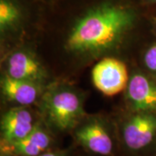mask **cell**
Returning <instances> with one entry per match:
<instances>
[{
    "label": "cell",
    "mask_w": 156,
    "mask_h": 156,
    "mask_svg": "<svg viewBox=\"0 0 156 156\" xmlns=\"http://www.w3.org/2000/svg\"><path fill=\"white\" fill-rule=\"evenodd\" d=\"M120 146L129 156H155L156 113L138 112L123 123Z\"/></svg>",
    "instance_id": "7a4b0ae2"
},
{
    "label": "cell",
    "mask_w": 156,
    "mask_h": 156,
    "mask_svg": "<svg viewBox=\"0 0 156 156\" xmlns=\"http://www.w3.org/2000/svg\"><path fill=\"white\" fill-rule=\"evenodd\" d=\"M92 80L95 88L102 94L108 96L115 95L127 87L128 69L122 62L106 57L93 68Z\"/></svg>",
    "instance_id": "5b68a950"
},
{
    "label": "cell",
    "mask_w": 156,
    "mask_h": 156,
    "mask_svg": "<svg viewBox=\"0 0 156 156\" xmlns=\"http://www.w3.org/2000/svg\"><path fill=\"white\" fill-rule=\"evenodd\" d=\"M74 138L80 147L91 155L117 156L120 144L106 126L98 121H91L75 130Z\"/></svg>",
    "instance_id": "277c9868"
},
{
    "label": "cell",
    "mask_w": 156,
    "mask_h": 156,
    "mask_svg": "<svg viewBox=\"0 0 156 156\" xmlns=\"http://www.w3.org/2000/svg\"><path fill=\"white\" fill-rule=\"evenodd\" d=\"M140 2L146 6L156 5V0H139Z\"/></svg>",
    "instance_id": "4fadbf2b"
},
{
    "label": "cell",
    "mask_w": 156,
    "mask_h": 156,
    "mask_svg": "<svg viewBox=\"0 0 156 156\" xmlns=\"http://www.w3.org/2000/svg\"><path fill=\"white\" fill-rule=\"evenodd\" d=\"M154 29H155L156 30V17L154 18Z\"/></svg>",
    "instance_id": "9a60e30c"
},
{
    "label": "cell",
    "mask_w": 156,
    "mask_h": 156,
    "mask_svg": "<svg viewBox=\"0 0 156 156\" xmlns=\"http://www.w3.org/2000/svg\"><path fill=\"white\" fill-rule=\"evenodd\" d=\"M144 63L150 72L156 75V44L147 50L144 56Z\"/></svg>",
    "instance_id": "8fae6325"
},
{
    "label": "cell",
    "mask_w": 156,
    "mask_h": 156,
    "mask_svg": "<svg viewBox=\"0 0 156 156\" xmlns=\"http://www.w3.org/2000/svg\"><path fill=\"white\" fill-rule=\"evenodd\" d=\"M129 102L136 111L156 113V82L142 74L134 75L128 85Z\"/></svg>",
    "instance_id": "ba28073f"
},
{
    "label": "cell",
    "mask_w": 156,
    "mask_h": 156,
    "mask_svg": "<svg viewBox=\"0 0 156 156\" xmlns=\"http://www.w3.org/2000/svg\"><path fill=\"white\" fill-rule=\"evenodd\" d=\"M7 75L17 80L34 83L44 76L43 68L37 60L25 52L12 54L8 60Z\"/></svg>",
    "instance_id": "9c48e42d"
},
{
    "label": "cell",
    "mask_w": 156,
    "mask_h": 156,
    "mask_svg": "<svg viewBox=\"0 0 156 156\" xmlns=\"http://www.w3.org/2000/svg\"><path fill=\"white\" fill-rule=\"evenodd\" d=\"M1 156H16L11 154H7V153H1Z\"/></svg>",
    "instance_id": "5bb4252c"
},
{
    "label": "cell",
    "mask_w": 156,
    "mask_h": 156,
    "mask_svg": "<svg viewBox=\"0 0 156 156\" xmlns=\"http://www.w3.org/2000/svg\"><path fill=\"white\" fill-rule=\"evenodd\" d=\"M45 109L50 122L62 132L76 128L83 115L81 101L69 90H60L50 95L46 101Z\"/></svg>",
    "instance_id": "3957f363"
},
{
    "label": "cell",
    "mask_w": 156,
    "mask_h": 156,
    "mask_svg": "<svg viewBox=\"0 0 156 156\" xmlns=\"http://www.w3.org/2000/svg\"><path fill=\"white\" fill-rule=\"evenodd\" d=\"M54 145V137L47 129L37 123L33 130L23 139L11 145L1 146V153L16 156H39L56 148Z\"/></svg>",
    "instance_id": "52a82bcc"
},
{
    "label": "cell",
    "mask_w": 156,
    "mask_h": 156,
    "mask_svg": "<svg viewBox=\"0 0 156 156\" xmlns=\"http://www.w3.org/2000/svg\"><path fill=\"white\" fill-rule=\"evenodd\" d=\"M3 93L10 100L21 105H30L37 100L38 87L32 82L17 80L7 74L2 80Z\"/></svg>",
    "instance_id": "30bf717a"
},
{
    "label": "cell",
    "mask_w": 156,
    "mask_h": 156,
    "mask_svg": "<svg viewBox=\"0 0 156 156\" xmlns=\"http://www.w3.org/2000/svg\"><path fill=\"white\" fill-rule=\"evenodd\" d=\"M32 115L23 108L6 113L1 122V146L13 144L26 137L36 127Z\"/></svg>",
    "instance_id": "8992f818"
},
{
    "label": "cell",
    "mask_w": 156,
    "mask_h": 156,
    "mask_svg": "<svg viewBox=\"0 0 156 156\" xmlns=\"http://www.w3.org/2000/svg\"><path fill=\"white\" fill-rule=\"evenodd\" d=\"M39 156H69V151L59 148H53L51 150L47 151Z\"/></svg>",
    "instance_id": "7c38bea8"
},
{
    "label": "cell",
    "mask_w": 156,
    "mask_h": 156,
    "mask_svg": "<svg viewBox=\"0 0 156 156\" xmlns=\"http://www.w3.org/2000/svg\"><path fill=\"white\" fill-rule=\"evenodd\" d=\"M155 156H156V154H155Z\"/></svg>",
    "instance_id": "2e32d148"
},
{
    "label": "cell",
    "mask_w": 156,
    "mask_h": 156,
    "mask_svg": "<svg viewBox=\"0 0 156 156\" xmlns=\"http://www.w3.org/2000/svg\"><path fill=\"white\" fill-rule=\"evenodd\" d=\"M139 6L126 0L91 3L72 17L66 46L82 53L99 52L115 46L138 26L141 20Z\"/></svg>",
    "instance_id": "6da1fadb"
}]
</instances>
